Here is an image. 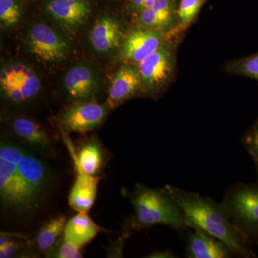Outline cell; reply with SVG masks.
Instances as JSON below:
<instances>
[{"label": "cell", "mask_w": 258, "mask_h": 258, "mask_svg": "<svg viewBox=\"0 0 258 258\" xmlns=\"http://www.w3.org/2000/svg\"><path fill=\"white\" fill-rule=\"evenodd\" d=\"M164 187L179 205L188 227L195 226L223 241L236 257H257L240 238L222 203L171 185Z\"/></svg>", "instance_id": "1"}, {"label": "cell", "mask_w": 258, "mask_h": 258, "mask_svg": "<svg viewBox=\"0 0 258 258\" xmlns=\"http://www.w3.org/2000/svg\"><path fill=\"white\" fill-rule=\"evenodd\" d=\"M130 200L134 210L129 222L131 230L165 225L183 234L189 228L184 214L165 187L152 189L137 184L131 193Z\"/></svg>", "instance_id": "2"}, {"label": "cell", "mask_w": 258, "mask_h": 258, "mask_svg": "<svg viewBox=\"0 0 258 258\" xmlns=\"http://www.w3.org/2000/svg\"><path fill=\"white\" fill-rule=\"evenodd\" d=\"M23 147L2 139L0 143V198L4 206L25 212L37 206L40 197L19 171L18 160Z\"/></svg>", "instance_id": "3"}, {"label": "cell", "mask_w": 258, "mask_h": 258, "mask_svg": "<svg viewBox=\"0 0 258 258\" xmlns=\"http://www.w3.org/2000/svg\"><path fill=\"white\" fill-rule=\"evenodd\" d=\"M246 244L258 242V182L237 183L226 191L221 203Z\"/></svg>", "instance_id": "4"}, {"label": "cell", "mask_w": 258, "mask_h": 258, "mask_svg": "<svg viewBox=\"0 0 258 258\" xmlns=\"http://www.w3.org/2000/svg\"><path fill=\"white\" fill-rule=\"evenodd\" d=\"M176 47L165 42L138 64L142 88L147 94H158L170 82L176 68Z\"/></svg>", "instance_id": "5"}, {"label": "cell", "mask_w": 258, "mask_h": 258, "mask_svg": "<svg viewBox=\"0 0 258 258\" xmlns=\"http://www.w3.org/2000/svg\"><path fill=\"white\" fill-rule=\"evenodd\" d=\"M0 86L8 99L21 103L38 94L41 81L33 70L26 64L16 62L7 64L2 70Z\"/></svg>", "instance_id": "6"}, {"label": "cell", "mask_w": 258, "mask_h": 258, "mask_svg": "<svg viewBox=\"0 0 258 258\" xmlns=\"http://www.w3.org/2000/svg\"><path fill=\"white\" fill-rule=\"evenodd\" d=\"M27 45L32 55L43 62H60L69 55L67 42L44 23L35 24L29 30Z\"/></svg>", "instance_id": "7"}, {"label": "cell", "mask_w": 258, "mask_h": 258, "mask_svg": "<svg viewBox=\"0 0 258 258\" xmlns=\"http://www.w3.org/2000/svg\"><path fill=\"white\" fill-rule=\"evenodd\" d=\"M165 42L163 32L139 25L125 35L120 47V60L138 66Z\"/></svg>", "instance_id": "8"}, {"label": "cell", "mask_w": 258, "mask_h": 258, "mask_svg": "<svg viewBox=\"0 0 258 258\" xmlns=\"http://www.w3.org/2000/svg\"><path fill=\"white\" fill-rule=\"evenodd\" d=\"M108 107L97 102H76L60 117L61 127L64 132L85 134L94 130L103 123Z\"/></svg>", "instance_id": "9"}, {"label": "cell", "mask_w": 258, "mask_h": 258, "mask_svg": "<svg viewBox=\"0 0 258 258\" xmlns=\"http://www.w3.org/2000/svg\"><path fill=\"white\" fill-rule=\"evenodd\" d=\"M186 255L188 258H230L235 252L223 241L195 226L189 227Z\"/></svg>", "instance_id": "10"}, {"label": "cell", "mask_w": 258, "mask_h": 258, "mask_svg": "<svg viewBox=\"0 0 258 258\" xmlns=\"http://www.w3.org/2000/svg\"><path fill=\"white\" fill-rule=\"evenodd\" d=\"M142 88L138 67L124 63L118 70L112 80L106 105L110 109L119 106L132 98Z\"/></svg>", "instance_id": "11"}, {"label": "cell", "mask_w": 258, "mask_h": 258, "mask_svg": "<svg viewBox=\"0 0 258 258\" xmlns=\"http://www.w3.org/2000/svg\"><path fill=\"white\" fill-rule=\"evenodd\" d=\"M64 86L71 99L76 102L92 101L99 89L94 73L86 66H78L68 71Z\"/></svg>", "instance_id": "12"}, {"label": "cell", "mask_w": 258, "mask_h": 258, "mask_svg": "<svg viewBox=\"0 0 258 258\" xmlns=\"http://www.w3.org/2000/svg\"><path fill=\"white\" fill-rule=\"evenodd\" d=\"M47 13L64 28H79L87 21L91 9L86 0H51L45 7Z\"/></svg>", "instance_id": "13"}, {"label": "cell", "mask_w": 258, "mask_h": 258, "mask_svg": "<svg viewBox=\"0 0 258 258\" xmlns=\"http://www.w3.org/2000/svg\"><path fill=\"white\" fill-rule=\"evenodd\" d=\"M124 34L118 20L109 16L100 18L90 33L91 46L98 53H109L121 47Z\"/></svg>", "instance_id": "14"}, {"label": "cell", "mask_w": 258, "mask_h": 258, "mask_svg": "<svg viewBox=\"0 0 258 258\" xmlns=\"http://www.w3.org/2000/svg\"><path fill=\"white\" fill-rule=\"evenodd\" d=\"M177 14L174 0H159L154 6L137 15L140 26L166 33L176 25Z\"/></svg>", "instance_id": "15"}, {"label": "cell", "mask_w": 258, "mask_h": 258, "mask_svg": "<svg viewBox=\"0 0 258 258\" xmlns=\"http://www.w3.org/2000/svg\"><path fill=\"white\" fill-rule=\"evenodd\" d=\"M76 171L88 175L98 176L105 164L106 152L98 139L91 138L85 142L76 153L71 147Z\"/></svg>", "instance_id": "16"}, {"label": "cell", "mask_w": 258, "mask_h": 258, "mask_svg": "<svg viewBox=\"0 0 258 258\" xmlns=\"http://www.w3.org/2000/svg\"><path fill=\"white\" fill-rule=\"evenodd\" d=\"M11 127L15 135L33 150L43 154L52 153L50 137L45 131L35 121L25 117H17L11 122Z\"/></svg>", "instance_id": "17"}, {"label": "cell", "mask_w": 258, "mask_h": 258, "mask_svg": "<svg viewBox=\"0 0 258 258\" xmlns=\"http://www.w3.org/2000/svg\"><path fill=\"white\" fill-rule=\"evenodd\" d=\"M99 176L88 175L77 171L69 197L70 207L77 212H88L96 200Z\"/></svg>", "instance_id": "18"}, {"label": "cell", "mask_w": 258, "mask_h": 258, "mask_svg": "<svg viewBox=\"0 0 258 258\" xmlns=\"http://www.w3.org/2000/svg\"><path fill=\"white\" fill-rule=\"evenodd\" d=\"M18 166L24 179L40 198L48 182L46 166L36 156L24 147L19 156Z\"/></svg>", "instance_id": "19"}, {"label": "cell", "mask_w": 258, "mask_h": 258, "mask_svg": "<svg viewBox=\"0 0 258 258\" xmlns=\"http://www.w3.org/2000/svg\"><path fill=\"white\" fill-rule=\"evenodd\" d=\"M101 230L100 226L91 220L87 212H78L76 216L66 222L62 236L68 242L82 248L93 240Z\"/></svg>", "instance_id": "20"}, {"label": "cell", "mask_w": 258, "mask_h": 258, "mask_svg": "<svg viewBox=\"0 0 258 258\" xmlns=\"http://www.w3.org/2000/svg\"><path fill=\"white\" fill-rule=\"evenodd\" d=\"M67 221L64 216L52 217L40 227L36 237V244L40 252L46 255L53 248L64 232Z\"/></svg>", "instance_id": "21"}, {"label": "cell", "mask_w": 258, "mask_h": 258, "mask_svg": "<svg viewBox=\"0 0 258 258\" xmlns=\"http://www.w3.org/2000/svg\"><path fill=\"white\" fill-rule=\"evenodd\" d=\"M225 70L229 74L246 76L258 81V52L230 61L226 64Z\"/></svg>", "instance_id": "22"}, {"label": "cell", "mask_w": 258, "mask_h": 258, "mask_svg": "<svg viewBox=\"0 0 258 258\" xmlns=\"http://www.w3.org/2000/svg\"><path fill=\"white\" fill-rule=\"evenodd\" d=\"M207 0H181L177 10L178 25L187 28L198 16Z\"/></svg>", "instance_id": "23"}, {"label": "cell", "mask_w": 258, "mask_h": 258, "mask_svg": "<svg viewBox=\"0 0 258 258\" xmlns=\"http://www.w3.org/2000/svg\"><path fill=\"white\" fill-rule=\"evenodd\" d=\"M22 12L18 0H0V21L5 27L14 26L21 18Z\"/></svg>", "instance_id": "24"}, {"label": "cell", "mask_w": 258, "mask_h": 258, "mask_svg": "<svg viewBox=\"0 0 258 258\" xmlns=\"http://www.w3.org/2000/svg\"><path fill=\"white\" fill-rule=\"evenodd\" d=\"M81 247L75 245L64 240L61 236L53 248L46 254L47 257L55 258H81L83 257Z\"/></svg>", "instance_id": "25"}, {"label": "cell", "mask_w": 258, "mask_h": 258, "mask_svg": "<svg viewBox=\"0 0 258 258\" xmlns=\"http://www.w3.org/2000/svg\"><path fill=\"white\" fill-rule=\"evenodd\" d=\"M242 145L253 161L257 172L258 182V119L244 134L242 139Z\"/></svg>", "instance_id": "26"}, {"label": "cell", "mask_w": 258, "mask_h": 258, "mask_svg": "<svg viewBox=\"0 0 258 258\" xmlns=\"http://www.w3.org/2000/svg\"><path fill=\"white\" fill-rule=\"evenodd\" d=\"M18 239H25L23 235L13 239L8 245L5 246L3 249H0V257L10 258L14 257L19 251L23 248V242L17 240Z\"/></svg>", "instance_id": "27"}, {"label": "cell", "mask_w": 258, "mask_h": 258, "mask_svg": "<svg viewBox=\"0 0 258 258\" xmlns=\"http://www.w3.org/2000/svg\"><path fill=\"white\" fill-rule=\"evenodd\" d=\"M158 1L159 0H131V9L138 15L144 10L152 8Z\"/></svg>", "instance_id": "28"}, {"label": "cell", "mask_w": 258, "mask_h": 258, "mask_svg": "<svg viewBox=\"0 0 258 258\" xmlns=\"http://www.w3.org/2000/svg\"><path fill=\"white\" fill-rule=\"evenodd\" d=\"M148 258H175L176 256L173 253L171 249L165 250H156L147 256Z\"/></svg>", "instance_id": "29"}, {"label": "cell", "mask_w": 258, "mask_h": 258, "mask_svg": "<svg viewBox=\"0 0 258 258\" xmlns=\"http://www.w3.org/2000/svg\"><path fill=\"white\" fill-rule=\"evenodd\" d=\"M254 245H257V247H258V242H257V243H256L255 244H254Z\"/></svg>", "instance_id": "30"}]
</instances>
